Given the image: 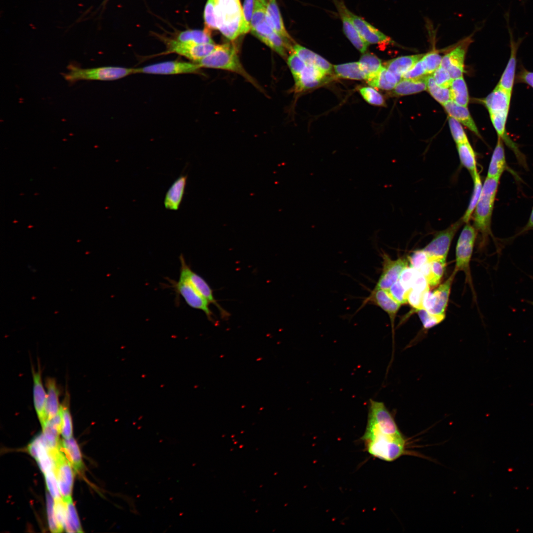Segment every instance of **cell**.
<instances>
[{"instance_id":"603a6c76","label":"cell","mask_w":533,"mask_h":533,"mask_svg":"<svg viewBox=\"0 0 533 533\" xmlns=\"http://www.w3.org/2000/svg\"><path fill=\"white\" fill-rule=\"evenodd\" d=\"M266 20L269 25L277 34L288 43L292 44V39L285 28L275 0H269L266 3Z\"/></svg>"},{"instance_id":"c3c4849f","label":"cell","mask_w":533,"mask_h":533,"mask_svg":"<svg viewBox=\"0 0 533 533\" xmlns=\"http://www.w3.org/2000/svg\"><path fill=\"white\" fill-rule=\"evenodd\" d=\"M448 120L452 135L457 144L468 142L467 136L460 122L450 116L448 117Z\"/></svg>"},{"instance_id":"b9f144b4","label":"cell","mask_w":533,"mask_h":533,"mask_svg":"<svg viewBox=\"0 0 533 533\" xmlns=\"http://www.w3.org/2000/svg\"><path fill=\"white\" fill-rule=\"evenodd\" d=\"M423 325V328L428 329L441 323L445 318V313L432 314L425 309L416 310Z\"/></svg>"},{"instance_id":"4dcf8cb0","label":"cell","mask_w":533,"mask_h":533,"mask_svg":"<svg viewBox=\"0 0 533 533\" xmlns=\"http://www.w3.org/2000/svg\"><path fill=\"white\" fill-rule=\"evenodd\" d=\"M60 447L74 469L77 472L81 471L83 469L82 457L78 446L74 438L72 437L62 440L60 442Z\"/></svg>"},{"instance_id":"f546056e","label":"cell","mask_w":533,"mask_h":533,"mask_svg":"<svg viewBox=\"0 0 533 533\" xmlns=\"http://www.w3.org/2000/svg\"><path fill=\"white\" fill-rule=\"evenodd\" d=\"M366 80L371 86L385 90H393L399 82L396 76L384 66Z\"/></svg>"},{"instance_id":"7402d4cb","label":"cell","mask_w":533,"mask_h":533,"mask_svg":"<svg viewBox=\"0 0 533 533\" xmlns=\"http://www.w3.org/2000/svg\"><path fill=\"white\" fill-rule=\"evenodd\" d=\"M187 179V175H180L167 190L164 200V205L167 209L177 210L179 209L184 194Z\"/></svg>"},{"instance_id":"7a4b0ae2","label":"cell","mask_w":533,"mask_h":533,"mask_svg":"<svg viewBox=\"0 0 533 533\" xmlns=\"http://www.w3.org/2000/svg\"><path fill=\"white\" fill-rule=\"evenodd\" d=\"M195 63L201 68L221 69L235 73L257 86V83L241 63L235 47L229 43L217 44L211 53Z\"/></svg>"},{"instance_id":"f35d334b","label":"cell","mask_w":533,"mask_h":533,"mask_svg":"<svg viewBox=\"0 0 533 533\" xmlns=\"http://www.w3.org/2000/svg\"><path fill=\"white\" fill-rule=\"evenodd\" d=\"M427 89L431 95L439 103L444 105L451 100L449 88L442 87L437 84L431 75L426 77Z\"/></svg>"},{"instance_id":"44dd1931","label":"cell","mask_w":533,"mask_h":533,"mask_svg":"<svg viewBox=\"0 0 533 533\" xmlns=\"http://www.w3.org/2000/svg\"><path fill=\"white\" fill-rule=\"evenodd\" d=\"M293 52L295 53L306 65L313 66L326 75H331L333 66L326 59L312 51L298 44L293 46Z\"/></svg>"},{"instance_id":"94428289","label":"cell","mask_w":533,"mask_h":533,"mask_svg":"<svg viewBox=\"0 0 533 533\" xmlns=\"http://www.w3.org/2000/svg\"><path fill=\"white\" fill-rule=\"evenodd\" d=\"M532 228H533V208L532 210L528 222L523 229V231H525L527 230H529Z\"/></svg>"},{"instance_id":"6f0895ef","label":"cell","mask_w":533,"mask_h":533,"mask_svg":"<svg viewBox=\"0 0 533 533\" xmlns=\"http://www.w3.org/2000/svg\"><path fill=\"white\" fill-rule=\"evenodd\" d=\"M427 292L410 289L408 295V303L416 310L424 309L423 301L424 295Z\"/></svg>"},{"instance_id":"681fc988","label":"cell","mask_w":533,"mask_h":533,"mask_svg":"<svg viewBox=\"0 0 533 533\" xmlns=\"http://www.w3.org/2000/svg\"><path fill=\"white\" fill-rule=\"evenodd\" d=\"M388 290L391 296L401 305L408 303V295L410 290L406 289L398 279Z\"/></svg>"},{"instance_id":"6125c7cd","label":"cell","mask_w":533,"mask_h":533,"mask_svg":"<svg viewBox=\"0 0 533 533\" xmlns=\"http://www.w3.org/2000/svg\"><path fill=\"white\" fill-rule=\"evenodd\" d=\"M259 0L262 1V2H264V3H266L265 0Z\"/></svg>"},{"instance_id":"ab89813d","label":"cell","mask_w":533,"mask_h":533,"mask_svg":"<svg viewBox=\"0 0 533 533\" xmlns=\"http://www.w3.org/2000/svg\"><path fill=\"white\" fill-rule=\"evenodd\" d=\"M65 502L66 505V520L64 530L68 533H82L77 512L72 499Z\"/></svg>"},{"instance_id":"4316f807","label":"cell","mask_w":533,"mask_h":533,"mask_svg":"<svg viewBox=\"0 0 533 533\" xmlns=\"http://www.w3.org/2000/svg\"><path fill=\"white\" fill-rule=\"evenodd\" d=\"M424 54L398 57L387 61L384 67L394 74L399 81L402 76L419 61Z\"/></svg>"},{"instance_id":"ac0fdd59","label":"cell","mask_w":533,"mask_h":533,"mask_svg":"<svg viewBox=\"0 0 533 533\" xmlns=\"http://www.w3.org/2000/svg\"><path fill=\"white\" fill-rule=\"evenodd\" d=\"M334 1L340 15L345 35L357 50L364 53L369 44L362 38L346 13L344 4L338 0Z\"/></svg>"},{"instance_id":"8992f818","label":"cell","mask_w":533,"mask_h":533,"mask_svg":"<svg viewBox=\"0 0 533 533\" xmlns=\"http://www.w3.org/2000/svg\"><path fill=\"white\" fill-rule=\"evenodd\" d=\"M477 235L475 228L466 223L462 230L457 242L456 249V272L463 271L466 280L471 282L470 261Z\"/></svg>"},{"instance_id":"8d00e7d4","label":"cell","mask_w":533,"mask_h":533,"mask_svg":"<svg viewBox=\"0 0 533 533\" xmlns=\"http://www.w3.org/2000/svg\"><path fill=\"white\" fill-rule=\"evenodd\" d=\"M366 75V80L375 75L382 67L381 60L371 53H364L358 61Z\"/></svg>"},{"instance_id":"9f6ffc18","label":"cell","mask_w":533,"mask_h":533,"mask_svg":"<svg viewBox=\"0 0 533 533\" xmlns=\"http://www.w3.org/2000/svg\"><path fill=\"white\" fill-rule=\"evenodd\" d=\"M418 270L412 266L405 267L402 271L398 280L407 289L410 290Z\"/></svg>"},{"instance_id":"d6986e66","label":"cell","mask_w":533,"mask_h":533,"mask_svg":"<svg viewBox=\"0 0 533 533\" xmlns=\"http://www.w3.org/2000/svg\"><path fill=\"white\" fill-rule=\"evenodd\" d=\"M33 401L35 409L42 427L47 422L46 412L47 393L43 387L40 369L37 372L33 371Z\"/></svg>"},{"instance_id":"8fae6325","label":"cell","mask_w":533,"mask_h":533,"mask_svg":"<svg viewBox=\"0 0 533 533\" xmlns=\"http://www.w3.org/2000/svg\"><path fill=\"white\" fill-rule=\"evenodd\" d=\"M200 68L196 63H192L177 60L169 61L134 68V73L166 75L198 74L200 73Z\"/></svg>"},{"instance_id":"f907efd6","label":"cell","mask_w":533,"mask_h":533,"mask_svg":"<svg viewBox=\"0 0 533 533\" xmlns=\"http://www.w3.org/2000/svg\"><path fill=\"white\" fill-rule=\"evenodd\" d=\"M47 490L54 499L62 498L54 470L44 473Z\"/></svg>"},{"instance_id":"91938a15","label":"cell","mask_w":533,"mask_h":533,"mask_svg":"<svg viewBox=\"0 0 533 533\" xmlns=\"http://www.w3.org/2000/svg\"><path fill=\"white\" fill-rule=\"evenodd\" d=\"M518 79L519 81L533 88V72L523 69L519 73Z\"/></svg>"},{"instance_id":"836d02e7","label":"cell","mask_w":533,"mask_h":533,"mask_svg":"<svg viewBox=\"0 0 533 533\" xmlns=\"http://www.w3.org/2000/svg\"><path fill=\"white\" fill-rule=\"evenodd\" d=\"M333 71L336 76L341 78L354 80L366 79V75L358 62L334 65Z\"/></svg>"},{"instance_id":"74e56055","label":"cell","mask_w":533,"mask_h":533,"mask_svg":"<svg viewBox=\"0 0 533 533\" xmlns=\"http://www.w3.org/2000/svg\"><path fill=\"white\" fill-rule=\"evenodd\" d=\"M70 398L69 394H66L64 400L61 405L60 413L62 419L61 435L64 439L72 437L73 423L71 414L70 410Z\"/></svg>"},{"instance_id":"d590c367","label":"cell","mask_w":533,"mask_h":533,"mask_svg":"<svg viewBox=\"0 0 533 533\" xmlns=\"http://www.w3.org/2000/svg\"><path fill=\"white\" fill-rule=\"evenodd\" d=\"M449 89L452 101L459 105L467 106L469 96L467 86L462 76L453 79Z\"/></svg>"},{"instance_id":"6da1fadb","label":"cell","mask_w":533,"mask_h":533,"mask_svg":"<svg viewBox=\"0 0 533 533\" xmlns=\"http://www.w3.org/2000/svg\"><path fill=\"white\" fill-rule=\"evenodd\" d=\"M367 423L361 439L372 456L390 462L405 454L406 440L384 403L370 400Z\"/></svg>"},{"instance_id":"2e32d148","label":"cell","mask_w":533,"mask_h":533,"mask_svg":"<svg viewBox=\"0 0 533 533\" xmlns=\"http://www.w3.org/2000/svg\"><path fill=\"white\" fill-rule=\"evenodd\" d=\"M344 10L355 27L368 44H388L392 40L361 17L354 14L344 6Z\"/></svg>"},{"instance_id":"ba28073f","label":"cell","mask_w":533,"mask_h":533,"mask_svg":"<svg viewBox=\"0 0 533 533\" xmlns=\"http://www.w3.org/2000/svg\"><path fill=\"white\" fill-rule=\"evenodd\" d=\"M171 287L180 295L190 307L202 311L208 320L217 323L214 313L209 307L210 303L202 296L186 279L179 277L178 281L171 280Z\"/></svg>"},{"instance_id":"5b68a950","label":"cell","mask_w":533,"mask_h":533,"mask_svg":"<svg viewBox=\"0 0 533 533\" xmlns=\"http://www.w3.org/2000/svg\"><path fill=\"white\" fill-rule=\"evenodd\" d=\"M69 72L63 76L68 81L73 83L80 80H114L135 74L134 68L105 66L82 69L73 64L67 67Z\"/></svg>"},{"instance_id":"ee69618b","label":"cell","mask_w":533,"mask_h":533,"mask_svg":"<svg viewBox=\"0 0 533 533\" xmlns=\"http://www.w3.org/2000/svg\"><path fill=\"white\" fill-rule=\"evenodd\" d=\"M359 92L363 99L368 103L384 106L385 103L383 96L372 87H363L359 89Z\"/></svg>"},{"instance_id":"7c38bea8","label":"cell","mask_w":533,"mask_h":533,"mask_svg":"<svg viewBox=\"0 0 533 533\" xmlns=\"http://www.w3.org/2000/svg\"><path fill=\"white\" fill-rule=\"evenodd\" d=\"M167 50L164 54L174 53L197 62L202 59L215 48V43L189 44L181 42L174 39H164Z\"/></svg>"},{"instance_id":"f6af8a7d","label":"cell","mask_w":533,"mask_h":533,"mask_svg":"<svg viewBox=\"0 0 533 533\" xmlns=\"http://www.w3.org/2000/svg\"><path fill=\"white\" fill-rule=\"evenodd\" d=\"M442 57L435 50L424 54L421 60L424 66L427 74L433 73L440 66Z\"/></svg>"},{"instance_id":"ffe728a7","label":"cell","mask_w":533,"mask_h":533,"mask_svg":"<svg viewBox=\"0 0 533 533\" xmlns=\"http://www.w3.org/2000/svg\"><path fill=\"white\" fill-rule=\"evenodd\" d=\"M326 76L317 68L306 65L300 76L294 79L296 90L302 91L317 87L325 82Z\"/></svg>"},{"instance_id":"d4e9b609","label":"cell","mask_w":533,"mask_h":533,"mask_svg":"<svg viewBox=\"0 0 533 533\" xmlns=\"http://www.w3.org/2000/svg\"><path fill=\"white\" fill-rule=\"evenodd\" d=\"M449 116L457 119L469 128L477 136L481 137L476 125L473 120L467 107L459 105L450 100L443 105Z\"/></svg>"},{"instance_id":"e0dca14e","label":"cell","mask_w":533,"mask_h":533,"mask_svg":"<svg viewBox=\"0 0 533 533\" xmlns=\"http://www.w3.org/2000/svg\"><path fill=\"white\" fill-rule=\"evenodd\" d=\"M468 43L465 42L458 45L442 57L441 66L448 71L453 79L462 76Z\"/></svg>"},{"instance_id":"9c48e42d","label":"cell","mask_w":533,"mask_h":533,"mask_svg":"<svg viewBox=\"0 0 533 533\" xmlns=\"http://www.w3.org/2000/svg\"><path fill=\"white\" fill-rule=\"evenodd\" d=\"M181 263L180 277L188 280L196 291L210 304L216 306L224 319H228L229 313L223 308L215 298L213 291L206 280L199 274L193 271L187 264L182 254L180 256Z\"/></svg>"},{"instance_id":"83f0119b","label":"cell","mask_w":533,"mask_h":533,"mask_svg":"<svg viewBox=\"0 0 533 533\" xmlns=\"http://www.w3.org/2000/svg\"><path fill=\"white\" fill-rule=\"evenodd\" d=\"M446 259H438L431 261L419 270L426 277L429 286L438 285L445 271Z\"/></svg>"},{"instance_id":"5bb4252c","label":"cell","mask_w":533,"mask_h":533,"mask_svg":"<svg viewBox=\"0 0 533 533\" xmlns=\"http://www.w3.org/2000/svg\"><path fill=\"white\" fill-rule=\"evenodd\" d=\"M381 256L382 271L374 288L388 290L398 280L402 271L408 266L409 261L404 258L392 260L385 252H382Z\"/></svg>"},{"instance_id":"816d5d0a","label":"cell","mask_w":533,"mask_h":533,"mask_svg":"<svg viewBox=\"0 0 533 533\" xmlns=\"http://www.w3.org/2000/svg\"><path fill=\"white\" fill-rule=\"evenodd\" d=\"M287 63L294 79L304 71L306 64L294 52L288 57Z\"/></svg>"},{"instance_id":"7dc6e473","label":"cell","mask_w":533,"mask_h":533,"mask_svg":"<svg viewBox=\"0 0 533 533\" xmlns=\"http://www.w3.org/2000/svg\"><path fill=\"white\" fill-rule=\"evenodd\" d=\"M46 507L48 526L52 533H61L63 531L57 522L54 511V499L52 496L46 495Z\"/></svg>"},{"instance_id":"4fadbf2b","label":"cell","mask_w":533,"mask_h":533,"mask_svg":"<svg viewBox=\"0 0 533 533\" xmlns=\"http://www.w3.org/2000/svg\"><path fill=\"white\" fill-rule=\"evenodd\" d=\"M457 273L455 270L449 278L433 292L428 291L424 296V309L432 314H444L448 303L451 288Z\"/></svg>"},{"instance_id":"be15d7a7","label":"cell","mask_w":533,"mask_h":533,"mask_svg":"<svg viewBox=\"0 0 533 533\" xmlns=\"http://www.w3.org/2000/svg\"></svg>"},{"instance_id":"277c9868","label":"cell","mask_w":533,"mask_h":533,"mask_svg":"<svg viewBox=\"0 0 533 533\" xmlns=\"http://www.w3.org/2000/svg\"><path fill=\"white\" fill-rule=\"evenodd\" d=\"M215 15L218 29L225 37L234 40L240 35L242 8L239 0H216Z\"/></svg>"},{"instance_id":"9a60e30c","label":"cell","mask_w":533,"mask_h":533,"mask_svg":"<svg viewBox=\"0 0 533 533\" xmlns=\"http://www.w3.org/2000/svg\"><path fill=\"white\" fill-rule=\"evenodd\" d=\"M367 304L378 306L388 314L393 330L395 318L401 305L391 296L388 290L374 288L359 309Z\"/></svg>"},{"instance_id":"60d3db41","label":"cell","mask_w":533,"mask_h":533,"mask_svg":"<svg viewBox=\"0 0 533 533\" xmlns=\"http://www.w3.org/2000/svg\"><path fill=\"white\" fill-rule=\"evenodd\" d=\"M472 177L474 183L472 194L467 210L461 218L463 222L466 223H468V221L475 209L479 199L483 187L481 179L478 172L475 173Z\"/></svg>"},{"instance_id":"1f68e13d","label":"cell","mask_w":533,"mask_h":533,"mask_svg":"<svg viewBox=\"0 0 533 533\" xmlns=\"http://www.w3.org/2000/svg\"><path fill=\"white\" fill-rule=\"evenodd\" d=\"M46 386L47 389L46 412L48 420L60 412L61 405L59 401V391L55 379H47Z\"/></svg>"},{"instance_id":"30bf717a","label":"cell","mask_w":533,"mask_h":533,"mask_svg":"<svg viewBox=\"0 0 533 533\" xmlns=\"http://www.w3.org/2000/svg\"><path fill=\"white\" fill-rule=\"evenodd\" d=\"M463 223L460 219L447 228L439 232L422 249L427 255L429 262L438 259H447L452 241Z\"/></svg>"},{"instance_id":"cb8c5ba5","label":"cell","mask_w":533,"mask_h":533,"mask_svg":"<svg viewBox=\"0 0 533 533\" xmlns=\"http://www.w3.org/2000/svg\"><path fill=\"white\" fill-rule=\"evenodd\" d=\"M511 53L507 64L497 86L512 94L515 76L517 43L510 38Z\"/></svg>"},{"instance_id":"680465c9","label":"cell","mask_w":533,"mask_h":533,"mask_svg":"<svg viewBox=\"0 0 533 533\" xmlns=\"http://www.w3.org/2000/svg\"><path fill=\"white\" fill-rule=\"evenodd\" d=\"M426 74L425 68L420 59L402 76V78L417 79L424 76Z\"/></svg>"},{"instance_id":"52a82bcc","label":"cell","mask_w":533,"mask_h":533,"mask_svg":"<svg viewBox=\"0 0 533 533\" xmlns=\"http://www.w3.org/2000/svg\"><path fill=\"white\" fill-rule=\"evenodd\" d=\"M52 453L55 463L54 472L57 479L60 494L63 500L67 502L72 498L71 495L74 482L73 467L62 451L60 446L53 450Z\"/></svg>"},{"instance_id":"e575fe53","label":"cell","mask_w":533,"mask_h":533,"mask_svg":"<svg viewBox=\"0 0 533 533\" xmlns=\"http://www.w3.org/2000/svg\"><path fill=\"white\" fill-rule=\"evenodd\" d=\"M457 149L463 166L468 170L471 176L478 172L474 151L469 141L457 144Z\"/></svg>"},{"instance_id":"f1b7e54d","label":"cell","mask_w":533,"mask_h":533,"mask_svg":"<svg viewBox=\"0 0 533 533\" xmlns=\"http://www.w3.org/2000/svg\"><path fill=\"white\" fill-rule=\"evenodd\" d=\"M426 77L417 79L402 78L392 90L393 93L397 96L415 94L427 89Z\"/></svg>"},{"instance_id":"3957f363","label":"cell","mask_w":533,"mask_h":533,"mask_svg":"<svg viewBox=\"0 0 533 533\" xmlns=\"http://www.w3.org/2000/svg\"><path fill=\"white\" fill-rule=\"evenodd\" d=\"M499 178L487 177L474 212V225L484 238L491 233V223Z\"/></svg>"},{"instance_id":"d6a6232c","label":"cell","mask_w":533,"mask_h":533,"mask_svg":"<svg viewBox=\"0 0 533 533\" xmlns=\"http://www.w3.org/2000/svg\"><path fill=\"white\" fill-rule=\"evenodd\" d=\"M176 40L189 44H204L214 43L211 38L209 31L206 29L187 30L178 33L174 38Z\"/></svg>"},{"instance_id":"484cf974","label":"cell","mask_w":533,"mask_h":533,"mask_svg":"<svg viewBox=\"0 0 533 533\" xmlns=\"http://www.w3.org/2000/svg\"><path fill=\"white\" fill-rule=\"evenodd\" d=\"M507 168L503 142L498 137L490 162L487 177L500 179L503 172Z\"/></svg>"},{"instance_id":"bcb514c9","label":"cell","mask_w":533,"mask_h":533,"mask_svg":"<svg viewBox=\"0 0 533 533\" xmlns=\"http://www.w3.org/2000/svg\"><path fill=\"white\" fill-rule=\"evenodd\" d=\"M216 0H208L204 9V19L207 30H216L217 26L215 15Z\"/></svg>"},{"instance_id":"f5cc1de1","label":"cell","mask_w":533,"mask_h":533,"mask_svg":"<svg viewBox=\"0 0 533 533\" xmlns=\"http://www.w3.org/2000/svg\"><path fill=\"white\" fill-rule=\"evenodd\" d=\"M408 260L411 266L418 270H419L424 265L429 262L427 255L422 249L414 252L408 257Z\"/></svg>"},{"instance_id":"7bdbcfd3","label":"cell","mask_w":533,"mask_h":533,"mask_svg":"<svg viewBox=\"0 0 533 533\" xmlns=\"http://www.w3.org/2000/svg\"><path fill=\"white\" fill-rule=\"evenodd\" d=\"M255 0H244L242 8V23L240 35L251 30V23L254 9Z\"/></svg>"},{"instance_id":"11a10c76","label":"cell","mask_w":533,"mask_h":533,"mask_svg":"<svg viewBox=\"0 0 533 533\" xmlns=\"http://www.w3.org/2000/svg\"><path fill=\"white\" fill-rule=\"evenodd\" d=\"M54 511L58 525L63 531L66 520V505L62 498L54 499Z\"/></svg>"},{"instance_id":"db71d44e","label":"cell","mask_w":533,"mask_h":533,"mask_svg":"<svg viewBox=\"0 0 533 533\" xmlns=\"http://www.w3.org/2000/svg\"><path fill=\"white\" fill-rule=\"evenodd\" d=\"M433 73L432 76L438 85L445 88L450 87L453 79L446 69L440 65Z\"/></svg>"}]
</instances>
